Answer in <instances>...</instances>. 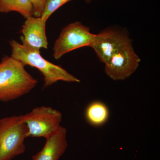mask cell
I'll return each mask as SVG.
<instances>
[{
	"mask_svg": "<svg viewBox=\"0 0 160 160\" xmlns=\"http://www.w3.org/2000/svg\"><path fill=\"white\" fill-rule=\"evenodd\" d=\"M25 66L11 56H4L0 62V101L8 102L30 92L38 80L25 68Z\"/></svg>",
	"mask_w": 160,
	"mask_h": 160,
	"instance_id": "cell-1",
	"label": "cell"
},
{
	"mask_svg": "<svg viewBox=\"0 0 160 160\" xmlns=\"http://www.w3.org/2000/svg\"><path fill=\"white\" fill-rule=\"evenodd\" d=\"M21 44L15 40L9 42L12 49L11 57L20 61L24 66L37 68L43 77V88L53 85L58 81L80 82L79 79L69 73L62 67L45 59L39 49L32 48L27 44Z\"/></svg>",
	"mask_w": 160,
	"mask_h": 160,
	"instance_id": "cell-2",
	"label": "cell"
},
{
	"mask_svg": "<svg viewBox=\"0 0 160 160\" xmlns=\"http://www.w3.org/2000/svg\"><path fill=\"white\" fill-rule=\"evenodd\" d=\"M27 133L22 115L0 119V160H11L24 153Z\"/></svg>",
	"mask_w": 160,
	"mask_h": 160,
	"instance_id": "cell-3",
	"label": "cell"
},
{
	"mask_svg": "<svg viewBox=\"0 0 160 160\" xmlns=\"http://www.w3.org/2000/svg\"><path fill=\"white\" fill-rule=\"evenodd\" d=\"M22 117L28 128L27 138L46 139L58 131L62 119L59 111L46 106L35 107Z\"/></svg>",
	"mask_w": 160,
	"mask_h": 160,
	"instance_id": "cell-4",
	"label": "cell"
},
{
	"mask_svg": "<svg viewBox=\"0 0 160 160\" xmlns=\"http://www.w3.org/2000/svg\"><path fill=\"white\" fill-rule=\"evenodd\" d=\"M95 34L82 23L76 22L63 28L53 46V57L59 59L69 52L91 46Z\"/></svg>",
	"mask_w": 160,
	"mask_h": 160,
	"instance_id": "cell-5",
	"label": "cell"
},
{
	"mask_svg": "<svg viewBox=\"0 0 160 160\" xmlns=\"http://www.w3.org/2000/svg\"><path fill=\"white\" fill-rule=\"evenodd\" d=\"M140 62L131 43L117 52L105 64V72L115 81L126 79L136 71Z\"/></svg>",
	"mask_w": 160,
	"mask_h": 160,
	"instance_id": "cell-6",
	"label": "cell"
},
{
	"mask_svg": "<svg viewBox=\"0 0 160 160\" xmlns=\"http://www.w3.org/2000/svg\"><path fill=\"white\" fill-rule=\"evenodd\" d=\"M131 43L125 32L108 29L95 34L90 47L95 52L100 61L105 64L117 52Z\"/></svg>",
	"mask_w": 160,
	"mask_h": 160,
	"instance_id": "cell-7",
	"label": "cell"
},
{
	"mask_svg": "<svg viewBox=\"0 0 160 160\" xmlns=\"http://www.w3.org/2000/svg\"><path fill=\"white\" fill-rule=\"evenodd\" d=\"M46 21L41 17H31L26 19L21 32L22 42L34 48L48 49V42L46 37Z\"/></svg>",
	"mask_w": 160,
	"mask_h": 160,
	"instance_id": "cell-8",
	"label": "cell"
},
{
	"mask_svg": "<svg viewBox=\"0 0 160 160\" xmlns=\"http://www.w3.org/2000/svg\"><path fill=\"white\" fill-rule=\"evenodd\" d=\"M66 134V128L60 126L54 134L46 139L45 146L32 156V160H59L68 146Z\"/></svg>",
	"mask_w": 160,
	"mask_h": 160,
	"instance_id": "cell-9",
	"label": "cell"
},
{
	"mask_svg": "<svg viewBox=\"0 0 160 160\" xmlns=\"http://www.w3.org/2000/svg\"><path fill=\"white\" fill-rule=\"evenodd\" d=\"M109 117V110L104 103L94 102L89 104L86 111L87 121L92 125L100 126L107 122Z\"/></svg>",
	"mask_w": 160,
	"mask_h": 160,
	"instance_id": "cell-10",
	"label": "cell"
},
{
	"mask_svg": "<svg viewBox=\"0 0 160 160\" xmlns=\"http://www.w3.org/2000/svg\"><path fill=\"white\" fill-rule=\"evenodd\" d=\"M16 12L26 19L32 16V7L29 0H0V12Z\"/></svg>",
	"mask_w": 160,
	"mask_h": 160,
	"instance_id": "cell-11",
	"label": "cell"
},
{
	"mask_svg": "<svg viewBox=\"0 0 160 160\" xmlns=\"http://www.w3.org/2000/svg\"><path fill=\"white\" fill-rule=\"evenodd\" d=\"M71 0H46V5L41 18L47 21L54 12Z\"/></svg>",
	"mask_w": 160,
	"mask_h": 160,
	"instance_id": "cell-12",
	"label": "cell"
},
{
	"mask_svg": "<svg viewBox=\"0 0 160 160\" xmlns=\"http://www.w3.org/2000/svg\"><path fill=\"white\" fill-rule=\"evenodd\" d=\"M32 7V16L41 17L42 14L46 0H29Z\"/></svg>",
	"mask_w": 160,
	"mask_h": 160,
	"instance_id": "cell-13",
	"label": "cell"
},
{
	"mask_svg": "<svg viewBox=\"0 0 160 160\" xmlns=\"http://www.w3.org/2000/svg\"><path fill=\"white\" fill-rule=\"evenodd\" d=\"M93 1V0H85V1H86V2L87 3H89L91 2L92 1Z\"/></svg>",
	"mask_w": 160,
	"mask_h": 160,
	"instance_id": "cell-14",
	"label": "cell"
}]
</instances>
